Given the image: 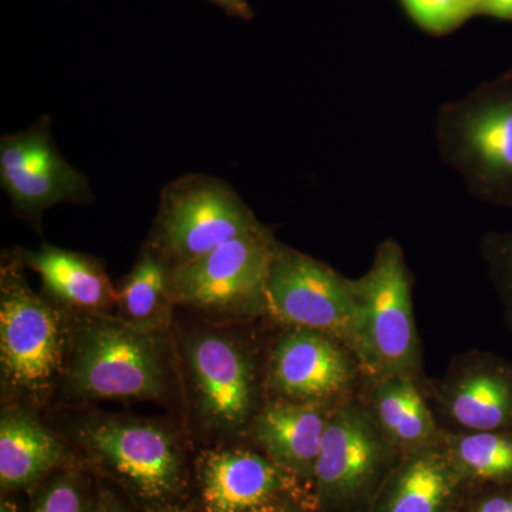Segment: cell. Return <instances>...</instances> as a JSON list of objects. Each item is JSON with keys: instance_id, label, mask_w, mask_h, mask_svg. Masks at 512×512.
Returning <instances> with one entry per match:
<instances>
[{"instance_id": "6da1fadb", "label": "cell", "mask_w": 512, "mask_h": 512, "mask_svg": "<svg viewBox=\"0 0 512 512\" xmlns=\"http://www.w3.org/2000/svg\"><path fill=\"white\" fill-rule=\"evenodd\" d=\"M171 332L128 325L113 313L70 315L66 366L55 399L165 403L174 393Z\"/></svg>"}, {"instance_id": "7a4b0ae2", "label": "cell", "mask_w": 512, "mask_h": 512, "mask_svg": "<svg viewBox=\"0 0 512 512\" xmlns=\"http://www.w3.org/2000/svg\"><path fill=\"white\" fill-rule=\"evenodd\" d=\"M22 251L0 264V379L3 402L39 410L52 402L66 366L70 313L33 291Z\"/></svg>"}, {"instance_id": "3957f363", "label": "cell", "mask_w": 512, "mask_h": 512, "mask_svg": "<svg viewBox=\"0 0 512 512\" xmlns=\"http://www.w3.org/2000/svg\"><path fill=\"white\" fill-rule=\"evenodd\" d=\"M178 363L192 421L202 436L234 439L261 409V379L247 340L215 323L183 330Z\"/></svg>"}, {"instance_id": "277c9868", "label": "cell", "mask_w": 512, "mask_h": 512, "mask_svg": "<svg viewBox=\"0 0 512 512\" xmlns=\"http://www.w3.org/2000/svg\"><path fill=\"white\" fill-rule=\"evenodd\" d=\"M436 136L444 163L471 194L512 207V70L446 104Z\"/></svg>"}, {"instance_id": "5b68a950", "label": "cell", "mask_w": 512, "mask_h": 512, "mask_svg": "<svg viewBox=\"0 0 512 512\" xmlns=\"http://www.w3.org/2000/svg\"><path fill=\"white\" fill-rule=\"evenodd\" d=\"M67 436L96 466L147 503H165L183 487V433L167 420L90 413L73 420Z\"/></svg>"}, {"instance_id": "8992f818", "label": "cell", "mask_w": 512, "mask_h": 512, "mask_svg": "<svg viewBox=\"0 0 512 512\" xmlns=\"http://www.w3.org/2000/svg\"><path fill=\"white\" fill-rule=\"evenodd\" d=\"M355 319L353 356L375 380L389 376L416 379L420 342L414 322L412 276L403 249L393 239L377 248L362 278L350 279Z\"/></svg>"}, {"instance_id": "52a82bcc", "label": "cell", "mask_w": 512, "mask_h": 512, "mask_svg": "<svg viewBox=\"0 0 512 512\" xmlns=\"http://www.w3.org/2000/svg\"><path fill=\"white\" fill-rule=\"evenodd\" d=\"M261 225L224 180L185 174L161 191L156 221L144 247L173 269Z\"/></svg>"}, {"instance_id": "ba28073f", "label": "cell", "mask_w": 512, "mask_h": 512, "mask_svg": "<svg viewBox=\"0 0 512 512\" xmlns=\"http://www.w3.org/2000/svg\"><path fill=\"white\" fill-rule=\"evenodd\" d=\"M276 244L271 231L261 225L170 269L175 306L215 318L266 315V281Z\"/></svg>"}, {"instance_id": "9c48e42d", "label": "cell", "mask_w": 512, "mask_h": 512, "mask_svg": "<svg viewBox=\"0 0 512 512\" xmlns=\"http://www.w3.org/2000/svg\"><path fill=\"white\" fill-rule=\"evenodd\" d=\"M266 316L285 328L325 333L352 352L355 303L350 279L279 242L266 281Z\"/></svg>"}, {"instance_id": "30bf717a", "label": "cell", "mask_w": 512, "mask_h": 512, "mask_svg": "<svg viewBox=\"0 0 512 512\" xmlns=\"http://www.w3.org/2000/svg\"><path fill=\"white\" fill-rule=\"evenodd\" d=\"M52 126V119L43 116L26 130L0 138V185L13 214L37 232L49 208L94 201L89 178L57 150Z\"/></svg>"}, {"instance_id": "8fae6325", "label": "cell", "mask_w": 512, "mask_h": 512, "mask_svg": "<svg viewBox=\"0 0 512 512\" xmlns=\"http://www.w3.org/2000/svg\"><path fill=\"white\" fill-rule=\"evenodd\" d=\"M356 357L325 333L286 328L271 349L264 389L271 400L333 403L349 389Z\"/></svg>"}, {"instance_id": "7c38bea8", "label": "cell", "mask_w": 512, "mask_h": 512, "mask_svg": "<svg viewBox=\"0 0 512 512\" xmlns=\"http://www.w3.org/2000/svg\"><path fill=\"white\" fill-rule=\"evenodd\" d=\"M389 448L369 410L353 403L333 404L313 474L320 503H348L365 493Z\"/></svg>"}, {"instance_id": "4fadbf2b", "label": "cell", "mask_w": 512, "mask_h": 512, "mask_svg": "<svg viewBox=\"0 0 512 512\" xmlns=\"http://www.w3.org/2000/svg\"><path fill=\"white\" fill-rule=\"evenodd\" d=\"M205 512L269 510L289 484V474L268 456L244 447H214L197 458Z\"/></svg>"}, {"instance_id": "5bb4252c", "label": "cell", "mask_w": 512, "mask_h": 512, "mask_svg": "<svg viewBox=\"0 0 512 512\" xmlns=\"http://www.w3.org/2000/svg\"><path fill=\"white\" fill-rule=\"evenodd\" d=\"M439 399L464 431H512V365L500 357L468 356L441 382Z\"/></svg>"}, {"instance_id": "9a60e30c", "label": "cell", "mask_w": 512, "mask_h": 512, "mask_svg": "<svg viewBox=\"0 0 512 512\" xmlns=\"http://www.w3.org/2000/svg\"><path fill=\"white\" fill-rule=\"evenodd\" d=\"M333 403L269 400L247 433L289 476L313 480Z\"/></svg>"}, {"instance_id": "2e32d148", "label": "cell", "mask_w": 512, "mask_h": 512, "mask_svg": "<svg viewBox=\"0 0 512 512\" xmlns=\"http://www.w3.org/2000/svg\"><path fill=\"white\" fill-rule=\"evenodd\" d=\"M22 251L23 264L43 284V295L70 315L116 312L117 286L96 256L67 251L55 245Z\"/></svg>"}, {"instance_id": "e0dca14e", "label": "cell", "mask_w": 512, "mask_h": 512, "mask_svg": "<svg viewBox=\"0 0 512 512\" xmlns=\"http://www.w3.org/2000/svg\"><path fill=\"white\" fill-rule=\"evenodd\" d=\"M62 434L25 404L3 402L0 416V485L3 491L32 487L67 461Z\"/></svg>"}, {"instance_id": "ac0fdd59", "label": "cell", "mask_w": 512, "mask_h": 512, "mask_svg": "<svg viewBox=\"0 0 512 512\" xmlns=\"http://www.w3.org/2000/svg\"><path fill=\"white\" fill-rule=\"evenodd\" d=\"M373 384L369 412L390 447L412 454L440 446L443 437L414 377H383Z\"/></svg>"}, {"instance_id": "d6986e66", "label": "cell", "mask_w": 512, "mask_h": 512, "mask_svg": "<svg viewBox=\"0 0 512 512\" xmlns=\"http://www.w3.org/2000/svg\"><path fill=\"white\" fill-rule=\"evenodd\" d=\"M460 474L440 448L407 454L389 478L377 512H446Z\"/></svg>"}, {"instance_id": "ffe728a7", "label": "cell", "mask_w": 512, "mask_h": 512, "mask_svg": "<svg viewBox=\"0 0 512 512\" xmlns=\"http://www.w3.org/2000/svg\"><path fill=\"white\" fill-rule=\"evenodd\" d=\"M174 308L170 269L143 245L133 269L117 286L114 315L136 328L171 332Z\"/></svg>"}, {"instance_id": "44dd1931", "label": "cell", "mask_w": 512, "mask_h": 512, "mask_svg": "<svg viewBox=\"0 0 512 512\" xmlns=\"http://www.w3.org/2000/svg\"><path fill=\"white\" fill-rule=\"evenodd\" d=\"M444 447L460 477L512 485V431H466L448 436Z\"/></svg>"}, {"instance_id": "7402d4cb", "label": "cell", "mask_w": 512, "mask_h": 512, "mask_svg": "<svg viewBox=\"0 0 512 512\" xmlns=\"http://www.w3.org/2000/svg\"><path fill=\"white\" fill-rule=\"evenodd\" d=\"M410 18L426 32L443 35L463 25L478 5L473 0H400Z\"/></svg>"}, {"instance_id": "603a6c76", "label": "cell", "mask_w": 512, "mask_h": 512, "mask_svg": "<svg viewBox=\"0 0 512 512\" xmlns=\"http://www.w3.org/2000/svg\"><path fill=\"white\" fill-rule=\"evenodd\" d=\"M90 503L82 474L66 468L40 490L30 512H87Z\"/></svg>"}, {"instance_id": "cb8c5ba5", "label": "cell", "mask_w": 512, "mask_h": 512, "mask_svg": "<svg viewBox=\"0 0 512 512\" xmlns=\"http://www.w3.org/2000/svg\"><path fill=\"white\" fill-rule=\"evenodd\" d=\"M484 252L490 264L491 276L512 323V231L488 237Z\"/></svg>"}, {"instance_id": "d4e9b609", "label": "cell", "mask_w": 512, "mask_h": 512, "mask_svg": "<svg viewBox=\"0 0 512 512\" xmlns=\"http://www.w3.org/2000/svg\"><path fill=\"white\" fill-rule=\"evenodd\" d=\"M471 512H512V485H491Z\"/></svg>"}, {"instance_id": "484cf974", "label": "cell", "mask_w": 512, "mask_h": 512, "mask_svg": "<svg viewBox=\"0 0 512 512\" xmlns=\"http://www.w3.org/2000/svg\"><path fill=\"white\" fill-rule=\"evenodd\" d=\"M87 512H128L126 507L121 504L119 498L111 491L100 490L96 497L92 498Z\"/></svg>"}, {"instance_id": "4316f807", "label": "cell", "mask_w": 512, "mask_h": 512, "mask_svg": "<svg viewBox=\"0 0 512 512\" xmlns=\"http://www.w3.org/2000/svg\"><path fill=\"white\" fill-rule=\"evenodd\" d=\"M208 2L214 3L215 6L224 10L232 18L241 20H251L254 18V12H252L249 0H208Z\"/></svg>"}, {"instance_id": "83f0119b", "label": "cell", "mask_w": 512, "mask_h": 512, "mask_svg": "<svg viewBox=\"0 0 512 512\" xmlns=\"http://www.w3.org/2000/svg\"><path fill=\"white\" fill-rule=\"evenodd\" d=\"M478 13H487L494 18L512 20V0H480Z\"/></svg>"}, {"instance_id": "f1b7e54d", "label": "cell", "mask_w": 512, "mask_h": 512, "mask_svg": "<svg viewBox=\"0 0 512 512\" xmlns=\"http://www.w3.org/2000/svg\"><path fill=\"white\" fill-rule=\"evenodd\" d=\"M0 512H18V507H16L15 504L10 503L9 500H3Z\"/></svg>"}, {"instance_id": "f546056e", "label": "cell", "mask_w": 512, "mask_h": 512, "mask_svg": "<svg viewBox=\"0 0 512 512\" xmlns=\"http://www.w3.org/2000/svg\"><path fill=\"white\" fill-rule=\"evenodd\" d=\"M258 512H279V511H275V510H272V508H269V510L258 511Z\"/></svg>"}, {"instance_id": "4dcf8cb0", "label": "cell", "mask_w": 512, "mask_h": 512, "mask_svg": "<svg viewBox=\"0 0 512 512\" xmlns=\"http://www.w3.org/2000/svg\"><path fill=\"white\" fill-rule=\"evenodd\" d=\"M473 2H476L478 6H480V0H473Z\"/></svg>"}]
</instances>
